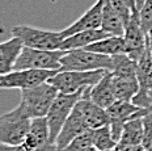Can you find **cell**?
Wrapping results in <instances>:
<instances>
[{
	"mask_svg": "<svg viewBox=\"0 0 152 151\" xmlns=\"http://www.w3.org/2000/svg\"><path fill=\"white\" fill-rule=\"evenodd\" d=\"M144 1L145 0H135V3H137V9L139 11L142 7H143V4H144Z\"/></svg>",
	"mask_w": 152,
	"mask_h": 151,
	"instance_id": "obj_28",
	"label": "cell"
},
{
	"mask_svg": "<svg viewBox=\"0 0 152 151\" xmlns=\"http://www.w3.org/2000/svg\"><path fill=\"white\" fill-rule=\"evenodd\" d=\"M50 142V129L46 117L31 118L29 131L21 143L26 151H34Z\"/></svg>",
	"mask_w": 152,
	"mask_h": 151,
	"instance_id": "obj_14",
	"label": "cell"
},
{
	"mask_svg": "<svg viewBox=\"0 0 152 151\" xmlns=\"http://www.w3.org/2000/svg\"><path fill=\"white\" fill-rule=\"evenodd\" d=\"M99 151H117V149H107V150H99Z\"/></svg>",
	"mask_w": 152,
	"mask_h": 151,
	"instance_id": "obj_30",
	"label": "cell"
},
{
	"mask_svg": "<svg viewBox=\"0 0 152 151\" xmlns=\"http://www.w3.org/2000/svg\"><path fill=\"white\" fill-rule=\"evenodd\" d=\"M106 72V70L58 71L49 79V83H51L62 93H75L79 91H84L85 88L93 87L102 79Z\"/></svg>",
	"mask_w": 152,
	"mask_h": 151,
	"instance_id": "obj_5",
	"label": "cell"
},
{
	"mask_svg": "<svg viewBox=\"0 0 152 151\" xmlns=\"http://www.w3.org/2000/svg\"><path fill=\"white\" fill-rule=\"evenodd\" d=\"M64 50H39L24 46L15 63V70H61Z\"/></svg>",
	"mask_w": 152,
	"mask_h": 151,
	"instance_id": "obj_6",
	"label": "cell"
},
{
	"mask_svg": "<svg viewBox=\"0 0 152 151\" xmlns=\"http://www.w3.org/2000/svg\"><path fill=\"white\" fill-rule=\"evenodd\" d=\"M101 29L109 36H123L126 29V24L123 18L113 9L112 5H109L104 0V8H102V23H101Z\"/></svg>",
	"mask_w": 152,
	"mask_h": 151,
	"instance_id": "obj_21",
	"label": "cell"
},
{
	"mask_svg": "<svg viewBox=\"0 0 152 151\" xmlns=\"http://www.w3.org/2000/svg\"><path fill=\"white\" fill-rule=\"evenodd\" d=\"M59 91L49 81L33 88L21 89V101L24 111L29 118L46 117L50 106L58 96Z\"/></svg>",
	"mask_w": 152,
	"mask_h": 151,
	"instance_id": "obj_1",
	"label": "cell"
},
{
	"mask_svg": "<svg viewBox=\"0 0 152 151\" xmlns=\"http://www.w3.org/2000/svg\"><path fill=\"white\" fill-rule=\"evenodd\" d=\"M81 151H99L96 149V147L93 146V144H92V146H88V147H85V149H83Z\"/></svg>",
	"mask_w": 152,
	"mask_h": 151,
	"instance_id": "obj_29",
	"label": "cell"
},
{
	"mask_svg": "<svg viewBox=\"0 0 152 151\" xmlns=\"http://www.w3.org/2000/svg\"><path fill=\"white\" fill-rule=\"evenodd\" d=\"M118 151H143L144 147L142 144H134V146H126L122 149H117Z\"/></svg>",
	"mask_w": 152,
	"mask_h": 151,
	"instance_id": "obj_27",
	"label": "cell"
},
{
	"mask_svg": "<svg viewBox=\"0 0 152 151\" xmlns=\"http://www.w3.org/2000/svg\"><path fill=\"white\" fill-rule=\"evenodd\" d=\"M143 151H148V150H145V149H144V150H143Z\"/></svg>",
	"mask_w": 152,
	"mask_h": 151,
	"instance_id": "obj_31",
	"label": "cell"
},
{
	"mask_svg": "<svg viewBox=\"0 0 152 151\" xmlns=\"http://www.w3.org/2000/svg\"><path fill=\"white\" fill-rule=\"evenodd\" d=\"M112 84L115 100L131 101L139 91L137 75H115L112 72Z\"/></svg>",
	"mask_w": 152,
	"mask_h": 151,
	"instance_id": "obj_18",
	"label": "cell"
},
{
	"mask_svg": "<svg viewBox=\"0 0 152 151\" xmlns=\"http://www.w3.org/2000/svg\"><path fill=\"white\" fill-rule=\"evenodd\" d=\"M109 34L105 33L102 29H88L83 32L75 33L72 36L67 37L63 40L61 50L68 51V50H75V49H85L92 43L97 42L100 40H104Z\"/></svg>",
	"mask_w": 152,
	"mask_h": 151,
	"instance_id": "obj_17",
	"label": "cell"
},
{
	"mask_svg": "<svg viewBox=\"0 0 152 151\" xmlns=\"http://www.w3.org/2000/svg\"><path fill=\"white\" fill-rule=\"evenodd\" d=\"M85 49L89 51L99 53V54L114 56L118 54H126V42L123 36H107L104 40L97 41Z\"/></svg>",
	"mask_w": 152,
	"mask_h": 151,
	"instance_id": "obj_19",
	"label": "cell"
},
{
	"mask_svg": "<svg viewBox=\"0 0 152 151\" xmlns=\"http://www.w3.org/2000/svg\"><path fill=\"white\" fill-rule=\"evenodd\" d=\"M58 70H15L0 75V89H26L49 81Z\"/></svg>",
	"mask_w": 152,
	"mask_h": 151,
	"instance_id": "obj_8",
	"label": "cell"
},
{
	"mask_svg": "<svg viewBox=\"0 0 152 151\" xmlns=\"http://www.w3.org/2000/svg\"><path fill=\"white\" fill-rule=\"evenodd\" d=\"M102 8H104V0H97L92 7L85 11L75 23H72L66 29L61 30L63 38L72 36L75 33L83 32L88 29H101V23H102Z\"/></svg>",
	"mask_w": 152,
	"mask_h": 151,
	"instance_id": "obj_12",
	"label": "cell"
},
{
	"mask_svg": "<svg viewBox=\"0 0 152 151\" xmlns=\"http://www.w3.org/2000/svg\"><path fill=\"white\" fill-rule=\"evenodd\" d=\"M140 26L144 33H150L152 30V0H145L143 7L139 9Z\"/></svg>",
	"mask_w": 152,
	"mask_h": 151,
	"instance_id": "obj_25",
	"label": "cell"
},
{
	"mask_svg": "<svg viewBox=\"0 0 152 151\" xmlns=\"http://www.w3.org/2000/svg\"><path fill=\"white\" fill-rule=\"evenodd\" d=\"M145 37L147 34L140 26L139 11L131 13L127 25H126L123 38L126 42V54L134 61H139L145 50Z\"/></svg>",
	"mask_w": 152,
	"mask_h": 151,
	"instance_id": "obj_9",
	"label": "cell"
},
{
	"mask_svg": "<svg viewBox=\"0 0 152 151\" xmlns=\"http://www.w3.org/2000/svg\"><path fill=\"white\" fill-rule=\"evenodd\" d=\"M87 130H91V129L88 128L83 113H81L77 103H76L75 108L72 109L71 114L66 119L64 125H63V128L61 129V131H59L58 137H56V139H55L56 151L63 150L66 146H68V143L71 142L74 138H76L77 135H80L81 133H84V131H87Z\"/></svg>",
	"mask_w": 152,
	"mask_h": 151,
	"instance_id": "obj_11",
	"label": "cell"
},
{
	"mask_svg": "<svg viewBox=\"0 0 152 151\" xmlns=\"http://www.w3.org/2000/svg\"><path fill=\"white\" fill-rule=\"evenodd\" d=\"M112 56L89 51L87 49H75L66 51L62 56L59 71H112Z\"/></svg>",
	"mask_w": 152,
	"mask_h": 151,
	"instance_id": "obj_2",
	"label": "cell"
},
{
	"mask_svg": "<svg viewBox=\"0 0 152 151\" xmlns=\"http://www.w3.org/2000/svg\"><path fill=\"white\" fill-rule=\"evenodd\" d=\"M83 96L91 99L96 105L101 106V108L104 109L109 108L115 101V96H114L113 84H112V72L107 71L99 83L94 84L93 87L87 88L84 91Z\"/></svg>",
	"mask_w": 152,
	"mask_h": 151,
	"instance_id": "obj_13",
	"label": "cell"
},
{
	"mask_svg": "<svg viewBox=\"0 0 152 151\" xmlns=\"http://www.w3.org/2000/svg\"><path fill=\"white\" fill-rule=\"evenodd\" d=\"M12 37H17L24 46L39 50H61L63 37L61 32L41 29L30 25H16L11 30Z\"/></svg>",
	"mask_w": 152,
	"mask_h": 151,
	"instance_id": "obj_4",
	"label": "cell"
},
{
	"mask_svg": "<svg viewBox=\"0 0 152 151\" xmlns=\"http://www.w3.org/2000/svg\"><path fill=\"white\" fill-rule=\"evenodd\" d=\"M93 146L97 150L117 149V141L113 138L109 125L101 126L93 130Z\"/></svg>",
	"mask_w": 152,
	"mask_h": 151,
	"instance_id": "obj_23",
	"label": "cell"
},
{
	"mask_svg": "<svg viewBox=\"0 0 152 151\" xmlns=\"http://www.w3.org/2000/svg\"><path fill=\"white\" fill-rule=\"evenodd\" d=\"M143 119L142 118H134L127 121L123 125V130L121 134L117 149H122L126 146H134V144H142L143 142ZM143 146V144H142Z\"/></svg>",
	"mask_w": 152,
	"mask_h": 151,
	"instance_id": "obj_20",
	"label": "cell"
},
{
	"mask_svg": "<svg viewBox=\"0 0 152 151\" xmlns=\"http://www.w3.org/2000/svg\"><path fill=\"white\" fill-rule=\"evenodd\" d=\"M84 91H79V92H75V93L59 92L58 96L55 97V100L51 104V106H50L47 116H46L49 129H50V142L51 143H55V139L58 137L59 131L63 128V125H64L66 119L68 118V116L71 114L72 109L75 108L76 103L83 97Z\"/></svg>",
	"mask_w": 152,
	"mask_h": 151,
	"instance_id": "obj_7",
	"label": "cell"
},
{
	"mask_svg": "<svg viewBox=\"0 0 152 151\" xmlns=\"http://www.w3.org/2000/svg\"><path fill=\"white\" fill-rule=\"evenodd\" d=\"M143 119V147L148 151H152V112L145 114L144 117H142Z\"/></svg>",
	"mask_w": 152,
	"mask_h": 151,
	"instance_id": "obj_26",
	"label": "cell"
},
{
	"mask_svg": "<svg viewBox=\"0 0 152 151\" xmlns=\"http://www.w3.org/2000/svg\"><path fill=\"white\" fill-rule=\"evenodd\" d=\"M92 144H93V130L91 129V130L84 131L76 138H74L68 143V146H66L61 151H81L85 147L92 146Z\"/></svg>",
	"mask_w": 152,
	"mask_h": 151,
	"instance_id": "obj_24",
	"label": "cell"
},
{
	"mask_svg": "<svg viewBox=\"0 0 152 151\" xmlns=\"http://www.w3.org/2000/svg\"><path fill=\"white\" fill-rule=\"evenodd\" d=\"M142 108L137 106L131 101H123V100H115L109 108H106L107 118H109V126L112 130L113 138L118 143L121 138L123 125L127 121L132 119L135 113H138Z\"/></svg>",
	"mask_w": 152,
	"mask_h": 151,
	"instance_id": "obj_10",
	"label": "cell"
},
{
	"mask_svg": "<svg viewBox=\"0 0 152 151\" xmlns=\"http://www.w3.org/2000/svg\"><path fill=\"white\" fill-rule=\"evenodd\" d=\"M117 151H118V150H117Z\"/></svg>",
	"mask_w": 152,
	"mask_h": 151,
	"instance_id": "obj_32",
	"label": "cell"
},
{
	"mask_svg": "<svg viewBox=\"0 0 152 151\" xmlns=\"http://www.w3.org/2000/svg\"><path fill=\"white\" fill-rule=\"evenodd\" d=\"M77 105L80 108L81 113H83L88 128L92 129V130L99 129L101 126H105V125H109V118H107L106 109L96 105L91 99L83 96L77 101Z\"/></svg>",
	"mask_w": 152,
	"mask_h": 151,
	"instance_id": "obj_16",
	"label": "cell"
},
{
	"mask_svg": "<svg viewBox=\"0 0 152 151\" xmlns=\"http://www.w3.org/2000/svg\"><path fill=\"white\" fill-rule=\"evenodd\" d=\"M23 48V42L17 37H12L4 42H0V75L15 71V63Z\"/></svg>",
	"mask_w": 152,
	"mask_h": 151,
	"instance_id": "obj_15",
	"label": "cell"
},
{
	"mask_svg": "<svg viewBox=\"0 0 152 151\" xmlns=\"http://www.w3.org/2000/svg\"><path fill=\"white\" fill-rule=\"evenodd\" d=\"M31 118L18 104L16 108L0 116V143L21 144L29 131Z\"/></svg>",
	"mask_w": 152,
	"mask_h": 151,
	"instance_id": "obj_3",
	"label": "cell"
},
{
	"mask_svg": "<svg viewBox=\"0 0 152 151\" xmlns=\"http://www.w3.org/2000/svg\"><path fill=\"white\" fill-rule=\"evenodd\" d=\"M113 67L112 71L115 75H137L138 62L130 58L127 54H118L112 56Z\"/></svg>",
	"mask_w": 152,
	"mask_h": 151,
	"instance_id": "obj_22",
	"label": "cell"
}]
</instances>
